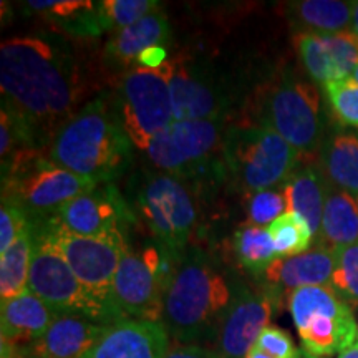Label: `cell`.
<instances>
[{
  "label": "cell",
  "instance_id": "40",
  "mask_svg": "<svg viewBox=\"0 0 358 358\" xmlns=\"http://www.w3.org/2000/svg\"><path fill=\"white\" fill-rule=\"evenodd\" d=\"M352 78H353V80H355V82L358 83V65H357V69H355V71H353V73H352Z\"/></svg>",
  "mask_w": 358,
  "mask_h": 358
},
{
  "label": "cell",
  "instance_id": "3",
  "mask_svg": "<svg viewBox=\"0 0 358 358\" xmlns=\"http://www.w3.org/2000/svg\"><path fill=\"white\" fill-rule=\"evenodd\" d=\"M131 145L118 110L96 98L58 129L48 156L58 166L101 185L127 168Z\"/></svg>",
  "mask_w": 358,
  "mask_h": 358
},
{
  "label": "cell",
  "instance_id": "2",
  "mask_svg": "<svg viewBox=\"0 0 358 358\" xmlns=\"http://www.w3.org/2000/svg\"><path fill=\"white\" fill-rule=\"evenodd\" d=\"M232 289L216 267L198 249L174 264L163 301L161 324L185 345L217 337Z\"/></svg>",
  "mask_w": 358,
  "mask_h": 358
},
{
  "label": "cell",
  "instance_id": "35",
  "mask_svg": "<svg viewBox=\"0 0 358 358\" xmlns=\"http://www.w3.org/2000/svg\"><path fill=\"white\" fill-rule=\"evenodd\" d=\"M93 2H82V0H62V2H55V0H45V2H29V6L35 12L50 13V15L57 17L60 20H69L78 12L85 10V8L92 7Z\"/></svg>",
  "mask_w": 358,
  "mask_h": 358
},
{
  "label": "cell",
  "instance_id": "22",
  "mask_svg": "<svg viewBox=\"0 0 358 358\" xmlns=\"http://www.w3.org/2000/svg\"><path fill=\"white\" fill-rule=\"evenodd\" d=\"M327 187H329V182L324 173L313 166L297 168L282 182V191L287 198L289 211L299 214L308 224L313 239H317L320 234Z\"/></svg>",
  "mask_w": 358,
  "mask_h": 358
},
{
  "label": "cell",
  "instance_id": "8",
  "mask_svg": "<svg viewBox=\"0 0 358 358\" xmlns=\"http://www.w3.org/2000/svg\"><path fill=\"white\" fill-rule=\"evenodd\" d=\"M138 208L161 252L176 264L186 254L198 217L191 191L176 176L155 174L138 191Z\"/></svg>",
  "mask_w": 358,
  "mask_h": 358
},
{
  "label": "cell",
  "instance_id": "28",
  "mask_svg": "<svg viewBox=\"0 0 358 358\" xmlns=\"http://www.w3.org/2000/svg\"><path fill=\"white\" fill-rule=\"evenodd\" d=\"M267 232L274 243L279 259L294 257L310 249L313 236L308 224L292 211L282 214L279 219L268 224Z\"/></svg>",
  "mask_w": 358,
  "mask_h": 358
},
{
  "label": "cell",
  "instance_id": "33",
  "mask_svg": "<svg viewBox=\"0 0 358 358\" xmlns=\"http://www.w3.org/2000/svg\"><path fill=\"white\" fill-rule=\"evenodd\" d=\"M29 224L30 217L27 216L24 209L10 203V201L2 199V208H0V254L12 248Z\"/></svg>",
  "mask_w": 358,
  "mask_h": 358
},
{
  "label": "cell",
  "instance_id": "12",
  "mask_svg": "<svg viewBox=\"0 0 358 358\" xmlns=\"http://www.w3.org/2000/svg\"><path fill=\"white\" fill-rule=\"evenodd\" d=\"M47 222L77 279L118 319L111 302V290L120 262L128 250L123 232L103 237H83L64 229L53 217H47Z\"/></svg>",
  "mask_w": 358,
  "mask_h": 358
},
{
  "label": "cell",
  "instance_id": "11",
  "mask_svg": "<svg viewBox=\"0 0 358 358\" xmlns=\"http://www.w3.org/2000/svg\"><path fill=\"white\" fill-rule=\"evenodd\" d=\"M264 127L279 133L301 158H312L324 145V118L317 90L287 78L268 95Z\"/></svg>",
  "mask_w": 358,
  "mask_h": 358
},
{
  "label": "cell",
  "instance_id": "24",
  "mask_svg": "<svg viewBox=\"0 0 358 358\" xmlns=\"http://www.w3.org/2000/svg\"><path fill=\"white\" fill-rule=\"evenodd\" d=\"M320 166L329 185L358 199V136L338 131L325 138Z\"/></svg>",
  "mask_w": 358,
  "mask_h": 358
},
{
  "label": "cell",
  "instance_id": "7",
  "mask_svg": "<svg viewBox=\"0 0 358 358\" xmlns=\"http://www.w3.org/2000/svg\"><path fill=\"white\" fill-rule=\"evenodd\" d=\"M169 60L158 69L134 66L120 85L118 116L134 146L145 150L174 123Z\"/></svg>",
  "mask_w": 358,
  "mask_h": 358
},
{
  "label": "cell",
  "instance_id": "32",
  "mask_svg": "<svg viewBox=\"0 0 358 358\" xmlns=\"http://www.w3.org/2000/svg\"><path fill=\"white\" fill-rule=\"evenodd\" d=\"M287 211V198H285L282 187L280 189L272 187V189L254 192L248 206L250 226L257 227L268 226V224H272L275 219H279L282 214H285Z\"/></svg>",
  "mask_w": 358,
  "mask_h": 358
},
{
  "label": "cell",
  "instance_id": "21",
  "mask_svg": "<svg viewBox=\"0 0 358 358\" xmlns=\"http://www.w3.org/2000/svg\"><path fill=\"white\" fill-rule=\"evenodd\" d=\"M169 38H171V27L168 17L159 8H156L141 20L111 35L106 42V57L113 62V65H138L143 53L151 48H166Z\"/></svg>",
  "mask_w": 358,
  "mask_h": 358
},
{
  "label": "cell",
  "instance_id": "20",
  "mask_svg": "<svg viewBox=\"0 0 358 358\" xmlns=\"http://www.w3.org/2000/svg\"><path fill=\"white\" fill-rule=\"evenodd\" d=\"M58 315L42 299L27 290L0 307L2 342L13 347H22L34 342L47 332Z\"/></svg>",
  "mask_w": 358,
  "mask_h": 358
},
{
  "label": "cell",
  "instance_id": "34",
  "mask_svg": "<svg viewBox=\"0 0 358 358\" xmlns=\"http://www.w3.org/2000/svg\"><path fill=\"white\" fill-rule=\"evenodd\" d=\"M252 347L274 358H302V353L297 350L292 337L275 325H267Z\"/></svg>",
  "mask_w": 358,
  "mask_h": 358
},
{
  "label": "cell",
  "instance_id": "19",
  "mask_svg": "<svg viewBox=\"0 0 358 358\" xmlns=\"http://www.w3.org/2000/svg\"><path fill=\"white\" fill-rule=\"evenodd\" d=\"M169 88H171L174 122L186 120H214L219 118V96L213 87L196 73L185 62L169 60Z\"/></svg>",
  "mask_w": 358,
  "mask_h": 358
},
{
  "label": "cell",
  "instance_id": "9",
  "mask_svg": "<svg viewBox=\"0 0 358 358\" xmlns=\"http://www.w3.org/2000/svg\"><path fill=\"white\" fill-rule=\"evenodd\" d=\"M226 156L239 185L250 192L284 182L301 159L279 133L264 124L234 129L226 140Z\"/></svg>",
  "mask_w": 358,
  "mask_h": 358
},
{
  "label": "cell",
  "instance_id": "1",
  "mask_svg": "<svg viewBox=\"0 0 358 358\" xmlns=\"http://www.w3.org/2000/svg\"><path fill=\"white\" fill-rule=\"evenodd\" d=\"M2 110L35 146L53 140L77 113L83 98L78 66L60 47L42 37H13L0 47Z\"/></svg>",
  "mask_w": 358,
  "mask_h": 358
},
{
  "label": "cell",
  "instance_id": "30",
  "mask_svg": "<svg viewBox=\"0 0 358 358\" xmlns=\"http://www.w3.org/2000/svg\"><path fill=\"white\" fill-rule=\"evenodd\" d=\"M330 285L343 302L352 308H358V243L335 250Z\"/></svg>",
  "mask_w": 358,
  "mask_h": 358
},
{
  "label": "cell",
  "instance_id": "10",
  "mask_svg": "<svg viewBox=\"0 0 358 358\" xmlns=\"http://www.w3.org/2000/svg\"><path fill=\"white\" fill-rule=\"evenodd\" d=\"M174 268L159 248L127 250L115 274L111 302L120 320L161 322L166 285Z\"/></svg>",
  "mask_w": 358,
  "mask_h": 358
},
{
  "label": "cell",
  "instance_id": "26",
  "mask_svg": "<svg viewBox=\"0 0 358 358\" xmlns=\"http://www.w3.org/2000/svg\"><path fill=\"white\" fill-rule=\"evenodd\" d=\"M32 222L19 236V239L0 254V299L10 301L29 290L30 257H32Z\"/></svg>",
  "mask_w": 358,
  "mask_h": 358
},
{
  "label": "cell",
  "instance_id": "14",
  "mask_svg": "<svg viewBox=\"0 0 358 358\" xmlns=\"http://www.w3.org/2000/svg\"><path fill=\"white\" fill-rule=\"evenodd\" d=\"M280 294L264 285L250 289L245 285L232 289V299L221 325L216 345L222 358H245L259 335L274 315Z\"/></svg>",
  "mask_w": 358,
  "mask_h": 358
},
{
  "label": "cell",
  "instance_id": "4",
  "mask_svg": "<svg viewBox=\"0 0 358 358\" xmlns=\"http://www.w3.org/2000/svg\"><path fill=\"white\" fill-rule=\"evenodd\" d=\"M96 187L95 181L58 166L37 150L13 156L2 168V199L19 206L30 219L55 216L70 201Z\"/></svg>",
  "mask_w": 358,
  "mask_h": 358
},
{
  "label": "cell",
  "instance_id": "23",
  "mask_svg": "<svg viewBox=\"0 0 358 358\" xmlns=\"http://www.w3.org/2000/svg\"><path fill=\"white\" fill-rule=\"evenodd\" d=\"M317 245L337 250L358 243V199L332 185L327 187Z\"/></svg>",
  "mask_w": 358,
  "mask_h": 358
},
{
  "label": "cell",
  "instance_id": "6",
  "mask_svg": "<svg viewBox=\"0 0 358 358\" xmlns=\"http://www.w3.org/2000/svg\"><path fill=\"white\" fill-rule=\"evenodd\" d=\"M289 312L308 355L325 358L357 342L353 308L338 297L332 285H312L290 292Z\"/></svg>",
  "mask_w": 358,
  "mask_h": 358
},
{
  "label": "cell",
  "instance_id": "31",
  "mask_svg": "<svg viewBox=\"0 0 358 358\" xmlns=\"http://www.w3.org/2000/svg\"><path fill=\"white\" fill-rule=\"evenodd\" d=\"M330 108L343 127L358 129V83L350 78L334 80L324 85Z\"/></svg>",
  "mask_w": 358,
  "mask_h": 358
},
{
  "label": "cell",
  "instance_id": "29",
  "mask_svg": "<svg viewBox=\"0 0 358 358\" xmlns=\"http://www.w3.org/2000/svg\"><path fill=\"white\" fill-rule=\"evenodd\" d=\"M294 43L307 73L322 87L334 80H342L322 35L297 34L294 37Z\"/></svg>",
  "mask_w": 358,
  "mask_h": 358
},
{
  "label": "cell",
  "instance_id": "27",
  "mask_svg": "<svg viewBox=\"0 0 358 358\" xmlns=\"http://www.w3.org/2000/svg\"><path fill=\"white\" fill-rule=\"evenodd\" d=\"M234 252L241 266L250 274H256L259 277H262L264 272L279 259L267 227L257 226L241 227L236 232Z\"/></svg>",
  "mask_w": 358,
  "mask_h": 358
},
{
  "label": "cell",
  "instance_id": "41",
  "mask_svg": "<svg viewBox=\"0 0 358 358\" xmlns=\"http://www.w3.org/2000/svg\"><path fill=\"white\" fill-rule=\"evenodd\" d=\"M302 358H320V357H312V355H308V353H306V355H302Z\"/></svg>",
  "mask_w": 358,
  "mask_h": 358
},
{
  "label": "cell",
  "instance_id": "17",
  "mask_svg": "<svg viewBox=\"0 0 358 358\" xmlns=\"http://www.w3.org/2000/svg\"><path fill=\"white\" fill-rule=\"evenodd\" d=\"M124 206L111 187L78 196L52 216L66 231L83 237H103L122 232Z\"/></svg>",
  "mask_w": 358,
  "mask_h": 358
},
{
  "label": "cell",
  "instance_id": "13",
  "mask_svg": "<svg viewBox=\"0 0 358 358\" xmlns=\"http://www.w3.org/2000/svg\"><path fill=\"white\" fill-rule=\"evenodd\" d=\"M221 133L219 118L174 122L150 143L146 156L161 171L186 176L209 163L221 146Z\"/></svg>",
  "mask_w": 358,
  "mask_h": 358
},
{
  "label": "cell",
  "instance_id": "42",
  "mask_svg": "<svg viewBox=\"0 0 358 358\" xmlns=\"http://www.w3.org/2000/svg\"><path fill=\"white\" fill-rule=\"evenodd\" d=\"M357 342H358V338H357Z\"/></svg>",
  "mask_w": 358,
  "mask_h": 358
},
{
  "label": "cell",
  "instance_id": "16",
  "mask_svg": "<svg viewBox=\"0 0 358 358\" xmlns=\"http://www.w3.org/2000/svg\"><path fill=\"white\" fill-rule=\"evenodd\" d=\"M169 334L161 322L120 320L105 329L85 358H164Z\"/></svg>",
  "mask_w": 358,
  "mask_h": 358
},
{
  "label": "cell",
  "instance_id": "38",
  "mask_svg": "<svg viewBox=\"0 0 358 358\" xmlns=\"http://www.w3.org/2000/svg\"><path fill=\"white\" fill-rule=\"evenodd\" d=\"M352 34L358 40V2H353V17H352Z\"/></svg>",
  "mask_w": 358,
  "mask_h": 358
},
{
  "label": "cell",
  "instance_id": "18",
  "mask_svg": "<svg viewBox=\"0 0 358 358\" xmlns=\"http://www.w3.org/2000/svg\"><path fill=\"white\" fill-rule=\"evenodd\" d=\"M335 267V250L313 248L294 257L277 259L264 272V285L282 295L284 290H297L312 285H330Z\"/></svg>",
  "mask_w": 358,
  "mask_h": 358
},
{
  "label": "cell",
  "instance_id": "36",
  "mask_svg": "<svg viewBox=\"0 0 358 358\" xmlns=\"http://www.w3.org/2000/svg\"><path fill=\"white\" fill-rule=\"evenodd\" d=\"M164 358H222L217 352L201 345H181L173 348Z\"/></svg>",
  "mask_w": 358,
  "mask_h": 358
},
{
  "label": "cell",
  "instance_id": "25",
  "mask_svg": "<svg viewBox=\"0 0 358 358\" xmlns=\"http://www.w3.org/2000/svg\"><path fill=\"white\" fill-rule=\"evenodd\" d=\"M290 20L301 29L299 34L352 32L353 2L340 0H301L290 3Z\"/></svg>",
  "mask_w": 358,
  "mask_h": 358
},
{
  "label": "cell",
  "instance_id": "15",
  "mask_svg": "<svg viewBox=\"0 0 358 358\" xmlns=\"http://www.w3.org/2000/svg\"><path fill=\"white\" fill-rule=\"evenodd\" d=\"M106 327L85 317L58 313L47 332L34 342L22 347L2 342V358H85Z\"/></svg>",
  "mask_w": 358,
  "mask_h": 358
},
{
  "label": "cell",
  "instance_id": "37",
  "mask_svg": "<svg viewBox=\"0 0 358 358\" xmlns=\"http://www.w3.org/2000/svg\"><path fill=\"white\" fill-rule=\"evenodd\" d=\"M337 358H358V342L353 343L352 347H348L347 350H343Z\"/></svg>",
  "mask_w": 358,
  "mask_h": 358
},
{
  "label": "cell",
  "instance_id": "5",
  "mask_svg": "<svg viewBox=\"0 0 358 358\" xmlns=\"http://www.w3.org/2000/svg\"><path fill=\"white\" fill-rule=\"evenodd\" d=\"M32 257L29 290L58 313H70L96 324L111 325L118 319L108 307L98 302L73 274L60 248L53 239L47 217L32 222Z\"/></svg>",
  "mask_w": 358,
  "mask_h": 358
},
{
  "label": "cell",
  "instance_id": "39",
  "mask_svg": "<svg viewBox=\"0 0 358 358\" xmlns=\"http://www.w3.org/2000/svg\"><path fill=\"white\" fill-rule=\"evenodd\" d=\"M245 358H274L272 355H268V353H266V352H262V350H257V348H250L249 350V353H248V357Z\"/></svg>",
  "mask_w": 358,
  "mask_h": 358
}]
</instances>
